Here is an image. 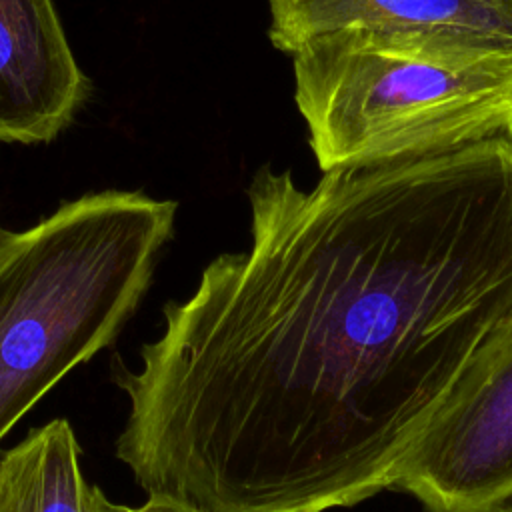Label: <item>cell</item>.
<instances>
[{
	"label": "cell",
	"mask_w": 512,
	"mask_h": 512,
	"mask_svg": "<svg viewBox=\"0 0 512 512\" xmlns=\"http://www.w3.org/2000/svg\"><path fill=\"white\" fill-rule=\"evenodd\" d=\"M80 446L64 418L30 430L0 456V512H110L80 470Z\"/></svg>",
	"instance_id": "7"
},
{
	"label": "cell",
	"mask_w": 512,
	"mask_h": 512,
	"mask_svg": "<svg viewBox=\"0 0 512 512\" xmlns=\"http://www.w3.org/2000/svg\"><path fill=\"white\" fill-rule=\"evenodd\" d=\"M88 96L54 0H0V142L54 140Z\"/></svg>",
	"instance_id": "5"
},
{
	"label": "cell",
	"mask_w": 512,
	"mask_h": 512,
	"mask_svg": "<svg viewBox=\"0 0 512 512\" xmlns=\"http://www.w3.org/2000/svg\"><path fill=\"white\" fill-rule=\"evenodd\" d=\"M490 512H512V500H508V502H504V504L496 506V508H494V510H490Z\"/></svg>",
	"instance_id": "10"
},
{
	"label": "cell",
	"mask_w": 512,
	"mask_h": 512,
	"mask_svg": "<svg viewBox=\"0 0 512 512\" xmlns=\"http://www.w3.org/2000/svg\"><path fill=\"white\" fill-rule=\"evenodd\" d=\"M490 4L496 8V12L502 16V20L512 30V0H490Z\"/></svg>",
	"instance_id": "9"
},
{
	"label": "cell",
	"mask_w": 512,
	"mask_h": 512,
	"mask_svg": "<svg viewBox=\"0 0 512 512\" xmlns=\"http://www.w3.org/2000/svg\"><path fill=\"white\" fill-rule=\"evenodd\" d=\"M392 488L428 512H490L512 500V314L418 432Z\"/></svg>",
	"instance_id": "4"
},
{
	"label": "cell",
	"mask_w": 512,
	"mask_h": 512,
	"mask_svg": "<svg viewBox=\"0 0 512 512\" xmlns=\"http://www.w3.org/2000/svg\"><path fill=\"white\" fill-rule=\"evenodd\" d=\"M110 512H196L190 510L174 500L168 498H158V496H148V500L142 506H124V504H110Z\"/></svg>",
	"instance_id": "8"
},
{
	"label": "cell",
	"mask_w": 512,
	"mask_h": 512,
	"mask_svg": "<svg viewBox=\"0 0 512 512\" xmlns=\"http://www.w3.org/2000/svg\"><path fill=\"white\" fill-rule=\"evenodd\" d=\"M252 246L120 358L116 456L196 512H326L396 468L512 314V132L324 172L258 168Z\"/></svg>",
	"instance_id": "1"
},
{
	"label": "cell",
	"mask_w": 512,
	"mask_h": 512,
	"mask_svg": "<svg viewBox=\"0 0 512 512\" xmlns=\"http://www.w3.org/2000/svg\"><path fill=\"white\" fill-rule=\"evenodd\" d=\"M270 16V42L286 54L348 28H442L512 40L490 0H270Z\"/></svg>",
	"instance_id": "6"
},
{
	"label": "cell",
	"mask_w": 512,
	"mask_h": 512,
	"mask_svg": "<svg viewBox=\"0 0 512 512\" xmlns=\"http://www.w3.org/2000/svg\"><path fill=\"white\" fill-rule=\"evenodd\" d=\"M176 202L106 190L36 226H0V440L74 366L110 346L146 294Z\"/></svg>",
	"instance_id": "3"
},
{
	"label": "cell",
	"mask_w": 512,
	"mask_h": 512,
	"mask_svg": "<svg viewBox=\"0 0 512 512\" xmlns=\"http://www.w3.org/2000/svg\"><path fill=\"white\" fill-rule=\"evenodd\" d=\"M294 100L322 172L454 150L512 132V40L348 28L294 54Z\"/></svg>",
	"instance_id": "2"
}]
</instances>
